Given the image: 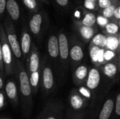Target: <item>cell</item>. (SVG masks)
Wrapping results in <instances>:
<instances>
[{
    "label": "cell",
    "instance_id": "cell-1",
    "mask_svg": "<svg viewBox=\"0 0 120 119\" xmlns=\"http://www.w3.org/2000/svg\"><path fill=\"white\" fill-rule=\"evenodd\" d=\"M15 62L16 69L15 74H16L18 80V90L20 95L22 107L25 115L26 116H29L33 105L32 89L24 62L19 59H16Z\"/></svg>",
    "mask_w": 120,
    "mask_h": 119
},
{
    "label": "cell",
    "instance_id": "cell-2",
    "mask_svg": "<svg viewBox=\"0 0 120 119\" xmlns=\"http://www.w3.org/2000/svg\"><path fill=\"white\" fill-rule=\"evenodd\" d=\"M0 40L1 43L2 58L4 65L5 74L8 76L15 74L16 69V62H14L13 53L11 46L7 40L6 32L4 25L0 22Z\"/></svg>",
    "mask_w": 120,
    "mask_h": 119
},
{
    "label": "cell",
    "instance_id": "cell-3",
    "mask_svg": "<svg viewBox=\"0 0 120 119\" xmlns=\"http://www.w3.org/2000/svg\"><path fill=\"white\" fill-rule=\"evenodd\" d=\"M3 25L6 32L7 40L11 46L15 59L20 60L21 58H22V53L13 21L9 17H7L4 19Z\"/></svg>",
    "mask_w": 120,
    "mask_h": 119
},
{
    "label": "cell",
    "instance_id": "cell-4",
    "mask_svg": "<svg viewBox=\"0 0 120 119\" xmlns=\"http://www.w3.org/2000/svg\"><path fill=\"white\" fill-rule=\"evenodd\" d=\"M64 116V105L61 100H49L37 119H62Z\"/></svg>",
    "mask_w": 120,
    "mask_h": 119
},
{
    "label": "cell",
    "instance_id": "cell-5",
    "mask_svg": "<svg viewBox=\"0 0 120 119\" xmlns=\"http://www.w3.org/2000/svg\"><path fill=\"white\" fill-rule=\"evenodd\" d=\"M54 76L51 68L47 65H42L41 69V88L43 94L49 95L54 87Z\"/></svg>",
    "mask_w": 120,
    "mask_h": 119
},
{
    "label": "cell",
    "instance_id": "cell-6",
    "mask_svg": "<svg viewBox=\"0 0 120 119\" xmlns=\"http://www.w3.org/2000/svg\"><path fill=\"white\" fill-rule=\"evenodd\" d=\"M25 67L28 74L41 71V67L39 52L34 43H33L30 53L25 60Z\"/></svg>",
    "mask_w": 120,
    "mask_h": 119
},
{
    "label": "cell",
    "instance_id": "cell-7",
    "mask_svg": "<svg viewBox=\"0 0 120 119\" xmlns=\"http://www.w3.org/2000/svg\"><path fill=\"white\" fill-rule=\"evenodd\" d=\"M20 48L22 53V58L26 60L28 58L31 49H32V37H31V32L26 25L22 27L21 32V37H20Z\"/></svg>",
    "mask_w": 120,
    "mask_h": 119
},
{
    "label": "cell",
    "instance_id": "cell-8",
    "mask_svg": "<svg viewBox=\"0 0 120 119\" xmlns=\"http://www.w3.org/2000/svg\"><path fill=\"white\" fill-rule=\"evenodd\" d=\"M44 16L42 13L36 12L33 13L29 20L28 28L31 34L35 36H39L43 29Z\"/></svg>",
    "mask_w": 120,
    "mask_h": 119
},
{
    "label": "cell",
    "instance_id": "cell-9",
    "mask_svg": "<svg viewBox=\"0 0 120 119\" xmlns=\"http://www.w3.org/2000/svg\"><path fill=\"white\" fill-rule=\"evenodd\" d=\"M89 101L82 95L79 91L72 93L69 97L70 109L75 112L85 110L89 105Z\"/></svg>",
    "mask_w": 120,
    "mask_h": 119
},
{
    "label": "cell",
    "instance_id": "cell-10",
    "mask_svg": "<svg viewBox=\"0 0 120 119\" xmlns=\"http://www.w3.org/2000/svg\"><path fill=\"white\" fill-rule=\"evenodd\" d=\"M18 87L13 79H9L5 85V93L10 102L15 107L19 104Z\"/></svg>",
    "mask_w": 120,
    "mask_h": 119
},
{
    "label": "cell",
    "instance_id": "cell-11",
    "mask_svg": "<svg viewBox=\"0 0 120 119\" xmlns=\"http://www.w3.org/2000/svg\"><path fill=\"white\" fill-rule=\"evenodd\" d=\"M115 100L112 98L107 99L101 108L97 119H110L114 113Z\"/></svg>",
    "mask_w": 120,
    "mask_h": 119
},
{
    "label": "cell",
    "instance_id": "cell-12",
    "mask_svg": "<svg viewBox=\"0 0 120 119\" xmlns=\"http://www.w3.org/2000/svg\"><path fill=\"white\" fill-rule=\"evenodd\" d=\"M100 82H101L100 72L97 69L95 68L91 69L88 74L86 83V87L91 91V93L93 90H95L98 88L100 85Z\"/></svg>",
    "mask_w": 120,
    "mask_h": 119
},
{
    "label": "cell",
    "instance_id": "cell-13",
    "mask_svg": "<svg viewBox=\"0 0 120 119\" xmlns=\"http://www.w3.org/2000/svg\"><path fill=\"white\" fill-rule=\"evenodd\" d=\"M6 11L13 22H17L20 19V8L16 0H7Z\"/></svg>",
    "mask_w": 120,
    "mask_h": 119
},
{
    "label": "cell",
    "instance_id": "cell-14",
    "mask_svg": "<svg viewBox=\"0 0 120 119\" xmlns=\"http://www.w3.org/2000/svg\"><path fill=\"white\" fill-rule=\"evenodd\" d=\"M59 43V55L63 60H66L69 56L68 40L66 35L63 33L60 34L58 36Z\"/></svg>",
    "mask_w": 120,
    "mask_h": 119
},
{
    "label": "cell",
    "instance_id": "cell-15",
    "mask_svg": "<svg viewBox=\"0 0 120 119\" xmlns=\"http://www.w3.org/2000/svg\"><path fill=\"white\" fill-rule=\"evenodd\" d=\"M48 53L51 58H56L59 55V43L56 36L52 35L48 40Z\"/></svg>",
    "mask_w": 120,
    "mask_h": 119
},
{
    "label": "cell",
    "instance_id": "cell-16",
    "mask_svg": "<svg viewBox=\"0 0 120 119\" xmlns=\"http://www.w3.org/2000/svg\"><path fill=\"white\" fill-rule=\"evenodd\" d=\"M70 55L73 60L80 61L84 57L83 50L79 46H74L70 51Z\"/></svg>",
    "mask_w": 120,
    "mask_h": 119
},
{
    "label": "cell",
    "instance_id": "cell-17",
    "mask_svg": "<svg viewBox=\"0 0 120 119\" xmlns=\"http://www.w3.org/2000/svg\"><path fill=\"white\" fill-rule=\"evenodd\" d=\"M88 74L87 67L84 65H81L75 71V79L77 81H83L88 76Z\"/></svg>",
    "mask_w": 120,
    "mask_h": 119
},
{
    "label": "cell",
    "instance_id": "cell-18",
    "mask_svg": "<svg viewBox=\"0 0 120 119\" xmlns=\"http://www.w3.org/2000/svg\"><path fill=\"white\" fill-rule=\"evenodd\" d=\"M68 119H86V112L85 110L75 112L69 109L66 114Z\"/></svg>",
    "mask_w": 120,
    "mask_h": 119
},
{
    "label": "cell",
    "instance_id": "cell-19",
    "mask_svg": "<svg viewBox=\"0 0 120 119\" xmlns=\"http://www.w3.org/2000/svg\"><path fill=\"white\" fill-rule=\"evenodd\" d=\"M25 8L31 13H36L39 9V4L37 0H22Z\"/></svg>",
    "mask_w": 120,
    "mask_h": 119
},
{
    "label": "cell",
    "instance_id": "cell-20",
    "mask_svg": "<svg viewBox=\"0 0 120 119\" xmlns=\"http://www.w3.org/2000/svg\"><path fill=\"white\" fill-rule=\"evenodd\" d=\"M104 74L108 77L112 78L115 76L117 74V68L115 65L112 63H108L104 67Z\"/></svg>",
    "mask_w": 120,
    "mask_h": 119
},
{
    "label": "cell",
    "instance_id": "cell-21",
    "mask_svg": "<svg viewBox=\"0 0 120 119\" xmlns=\"http://www.w3.org/2000/svg\"><path fill=\"white\" fill-rule=\"evenodd\" d=\"M80 33L83 38L85 39H91L94 36V29L91 27L83 25L80 28Z\"/></svg>",
    "mask_w": 120,
    "mask_h": 119
},
{
    "label": "cell",
    "instance_id": "cell-22",
    "mask_svg": "<svg viewBox=\"0 0 120 119\" xmlns=\"http://www.w3.org/2000/svg\"><path fill=\"white\" fill-rule=\"evenodd\" d=\"M93 43L98 47H105L107 45V38L101 34H98L93 38Z\"/></svg>",
    "mask_w": 120,
    "mask_h": 119
},
{
    "label": "cell",
    "instance_id": "cell-23",
    "mask_svg": "<svg viewBox=\"0 0 120 119\" xmlns=\"http://www.w3.org/2000/svg\"><path fill=\"white\" fill-rule=\"evenodd\" d=\"M96 22V16L91 13H86L82 20V24L86 26L92 27Z\"/></svg>",
    "mask_w": 120,
    "mask_h": 119
},
{
    "label": "cell",
    "instance_id": "cell-24",
    "mask_svg": "<svg viewBox=\"0 0 120 119\" xmlns=\"http://www.w3.org/2000/svg\"><path fill=\"white\" fill-rule=\"evenodd\" d=\"M120 45L119 39L116 37L113 36H110L107 38V45L106 46L109 50H116Z\"/></svg>",
    "mask_w": 120,
    "mask_h": 119
},
{
    "label": "cell",
    "instance_id": "cell-25",
    "mask_svg": "<svg viewBox=\"0 0 120 119\" xmlns=\"http://www.w3.org/2000/svg\"><path fill=\"white\" fill-rule=\"evenodd\" d=\"M78 91L79 92V93L82 95H83L89 101L93 99V95H92L91 91L86 86H81V87H79Z\"/></svg>",
    "mask_w": 120,
    "mask_h": 119
},
{
    "label": "cell",
    "instance_id": "cell-26",
    "mask_svg": "<svg viewBox=\"0 0 120 119\" xmlns=\"http://www.w3.org/2000/svg\"><path fill=\"white\" fill-rule=\"evenodd\" d=\"M114 113L115 114V117L119 119L120 118V93H119L115 101V107H114Z\"/></svg>",
    "mask_w": 120,
    "mask_h": 119
},
{
    "label": "cell",
    "instance_id": "cell-27",
    "mask_svg": "<svg viewBox=\"0 0 120 119\" xmlns=\"http://www.w3.org/2000/svg\"><path fill=\"white\" fill-rule=\"evenodd\" d=\"M105 29L107 32L110 34H115L119 31V27L115 23H108L105 26Z\"/></svg>",
    "mask_w": 120,
    "mask_h": 119
},
{
    "label": "cell",
    "instance_id": "cell-28",
    "mask_svg": "<svg viewBox=\"0 0 120 119\" xmlns=\"http://www.w3.org/2000/svg\"><path fill=\"white\" fill-rule=\"evenodd\" d=\"M99 50L100 48L97 46H93L90 50V57H91V60L94 62H98V53Z\"/></svg>",
    "mask_w": 120,
    "mask_h": 119
},
{
    "label": "cell",
    "instance_id": "cell-29",
    "mask_svg": "<svg viewBox=\"0 0 120 119\" xmlns=\"http://www.w3.org/2000/svg\"><path fill=\"white\" fill-rule=\"evenodd\" d=\"M115 9V6H112V5H110V6L105 8L103 10V16L107 18L112 17L114 15Z\"/></svg>",
    "mask_w": 120,
    "mask_h": 119
},
{
    "label": "cell",
    "instance_id": "cell-30",
    "mask_svg": "<svg viewBox=\"0 0 120 119\" xmlns=\"http://www.w3.org/2000/svg\"><path fill=\"white\" fill-rule=\"evenodd\" d=\"M6 105V95L4 90H0V111L3 109Z\"/></svg>",
    "mask_w": 120,
    "mask_h": 119
},
{
    "label": "cell",
    "instance_id": "cell-31",
    "mask_svg": "<svg viewBox=\"0 0 120 119\" xmlns=\"http://www.w3.org/2000/svg\"><path fill=\"white\" fill-rule=\"evenodd\" d=\"M96 21L98 22V24L102 27L103 26H106L108 24V20L107 18L104 17V16H98L96 18Z\"/></svg>",
    "mask_w": 120,
    "mask_h": 119
},
{
    "label": "cell",
    "instance_id": "cell-32",
    "mask_svg": "<svg viewBox=\"0 0 120 119\" xmlns=\"http://www.w3.org/2000/svg\"><path fill=\"white\" fill-rule=\"evenodd\" d=\"M115 57V53L111 50H108L104 53V60L106 61H109L112 60Z\"/></svg>",
    "mask_w": 120,
    "mask_h": 119
},
{
    "label": "cell",
    "instance_id": "cell-33",
    "mask_svg": "<svg viewBox=\"0 0 120 119\" xmlns=\"http://www.w3.org/2000/svg\"><path fill=\"white\" fill-rule=\"evenodd\" d=\"M84 6L89 10H93L95 8V1L93 0H85Z\"/></svg>",
    "mask_w": 120,
    "mask_h": 119
},
{
    "label": "cell",
    "instance_id": "cell-34",
    "mask_svg": "<svg viewBox=\"0 0 120 119\" xmlns=\"http://www.w3.org/2000/svg\"><path fill=\"white\" fill-rule=\"evenodd\" d=\"M7 0H0V17H2L6 7Z\"/></svg>",
    "mask_w": 120,
    "mask_h": 119
},
{
    "label": "cell",
    "instance_id": "cell-35",
    "mask_svg": "<svg viewBox=\"0 0 120 119\" xmlns=\"http://www.w3.org/2000/svg\"><path fill=\"white\" fill-rule=\"evenodd\" d=\"M0 72L4 75L5 71H4V65L3 62V58H2V51H1V43L0 40Z\"/></svg>",
    "mask_w": 120,
    "mask_h": 119
},
{
    "label": "cell",
    "instance_id": "cell-36",
    "mask_svg": "<svg viewBox=\"0 0 120 119\" xmlns=\"http://www.w3.org/2000/svg\"><path fill=\"white\" fill-rule=\"evenodd\" d=\"M98 4L101 8H105L111 5V2L110 0H98Z\"/></svg>",
    "mask_w": 120,
    "mask_h": 119
},
{
    "label": "cell",
    "instance_id": "cell-37",
    "mask_svg": "<svg viewBox=\"0 0 120 119\" xmlns=\"http://www.w3.org/2000/svg\"><path fill=\"white\" fill-rule=\"evenodd\" d=\"M104 53H105V50L103 49L99 50L98 53V61L99 62H102L105 60H104Z\"/></svg>",
    "mask_w": 120,
    "mask_h": 119
},
{
    "label": "cell",
    "instance_id": "cell-38",
    "mask_svg": "<svg viewBox=\"0 0 120 119\" xmlns=\"http://www.w3.org/2000/svg\"><path fill=\"white\" fill-rule=\"evenodd\" d=\"M57 4L60 6H66L68 4L69 0H56Z\"/></svg>",
    "mask_w": 120,
    "mask_h": 119
},
{
    "label": "cell",
    "instance_id": "cell-39",
    "mask_svg": "<svg viewBox=\"0 0 120 119\" xmlns=\"http://www.w3.org/2000/svg\"><path fill=\"white\" fill-rule=\"evenodd\" d=\"M3 76L4 74L0 72V90H3L4 87V81Z\"/></svg>",
    "mask_w": 120,
    "mask_h": 119
},
{
    "label": "cell",
    "instance_id": "cell-40",
    "mask_svg": "<svg viewBox=\"0 0 120 119\" xmlns=\"http://www.w3.org/2000/svg\"><path fill=\"white\" fill-rule=\"evenodd\" d=\"M114 16L117 19H120V6L115 9Z\"/></svg>",
    "mask_w": 120,
    "mask_h": 119
},
{
    "label": "cell",
    "instance_id": "cell-41",
    "mask_svg": "<svg viewBox=\"0 0 120 119\" xmlns=\"http://www.w3.org/2000/svg\"><path fill=\"white\" fill-rule=\"evenodd\" d=\"M75 16H77V17H78V18H79V15H79V11H77V12H75Z\"/></svg>",
    "mask_w": 120,
    "mask_h": 119
},
{
    "label": "cell",
    "instance_id": "cell-42",
    "mask_svg": "<svg viewBox=\"0 0 120 119\" xmlns=\"http://www.w3.org/2000/svg\"><path fill=\"white\" fill-rule=\"evenodd\" d=\"M68 119V118H67V116H66V115H65V116L64 115L63 118V119Z\"/></svg>",
    "mask_w": 120,
    "mask_h": 119
},
{
    "label": "cell",
    "instance_id": "cell-43",
    "mask_svg": "<svg viewBox=\"0 0 120 119\" xmlns=\"http://www.w3.org/2000/svg\"><path fill=\"white\" fill-rule=\"evenodd\" d=\"M7 119V118H3V119Z\"/></svg>",
    "mask_w": 120,
    "mask_h": 119
},
{
    "label": "cell",
    "instance_id": "cell-44",
    "mask_svg": "<svg viewBox=\"0 0 120 119\" xmlns=\"http://www.w3.org/2000/svg\"><path fill=\"white\" fill-rule=\"evenodd\" d=\"M119 42H120V39H119Z\"/></svg>",
    "mask_w": 120,
    "mask_h": 119
},
{
    "label": "cell",
    "instance_id": "cell-45",
    "mask_svg": "<svg viewBox=\"0 0 120 119\" xmlns=\"http://www.w3.org/2000/svg\"><path fill=\"white\" fill-rule=\"evenodd\" d=\"M93 1H96V0H93Z\"/></svg>",
    "mask_w": 120,
    "mask_h": 119
},
{
    "label": "cell",
    "instance_id": "cell-46",
    "mask_svg": "<svg viewBox=\"0 0 120 119\" xmlns=\"http://www.w3.org/2000/svg\"><path fill=\"white\" fill-rule=\"evenodd\" d=\"M41 1H45V0H41Z\"/></svg>",
    "mask_w": 120,
    "mask_h": 119
},
{
    "label": "cell",
    "instance_id": "cell-47",
    "mask_svg": "<svg viewBox=\"0 0 120 119\" xmlns=\"http://www.w3.org/2000/svg\"></svg>",
    "mask_w": 120,
    "mask_h": 119
}]
</instances>
